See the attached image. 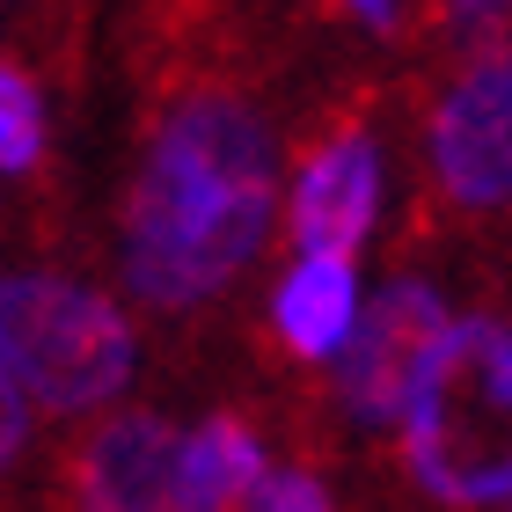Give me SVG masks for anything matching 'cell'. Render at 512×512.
Returning <instances> with one entry per match:
<instances>
[{
	"mask_svg": "<svg viewBox=\"0 0 512 512\" xmlns=\"http://www.w3.org/2000/svg\"><path fill=\"white\" fill-rule=\"evenodd\" d=\"M278 213V139L242 88L198 81L147 125L125 198V286L147 308H205L264 256Z\"/></svg>",
	"mask_w": 512,
	"mask_h": 512,
	"instance_id": "1",
	"label": "cell"
},
{
	"mask_svg": "<svg viewBox=\"0 0 512 512\" xmlns=\"http://www.w3.org/2000/svg\"><path fill=\"white\" fill-rule=\"evenodd\" d=\"M395 439L425 498L454 512L512 505V322L454 315L417 366Z\"/></svg>",
	"mask_w": 512,
	"mask_h": 512,
	"instance_id": "2",
	"label": "cell"
},
{
	"mask_svg": "<svg viewBox=\"0 0 512 512\" xmlns=\"http://www.w3.org/2000/svg\"><path fill=\"white\" fill-rule=\"evenodd\" d=\"M139 366L132 322L96 286H74L59 271H15L0 286V374L37 410L81 417L125 395Z\"/></svg>",
	"mask_w": 512,
	"mask_h": 512,
	"instance_id": "3",
	"label": "cell"
},
{
	"mask_svg": "<svg viewBox=\"0 0 512 512\" xmlns=\"http://www.w3.org/2000/svg\"><path fill=\"white\" fill-rule=\"evenodd\" d=\"M425 154L454 213H512V52H476L439 88Z\"/></svg>",
	"mask_w": 512,
	"mask_h": 512,
	"instance_id": "4",
	"label": "cell"
},
{
	"mask_svg": "<svg viewBox=\"0 0 512 512\" xmlns=\"http://www.w3.org/2000/svg\"><path fill=\"white\" fill-rule=\"evenodd\" d=\"M66 512H198L191 432H176L154 410L103 417L66 454Z\"/></svg>",
	"mask_w": 512,
	"mask_h": 512,
	"instance_id": "5",
	"label": "cell"
},
{
	"mask_svg": "<svg viewBox=\"0 0 512 512\" xmlns=\"http://www.w3.org/2000/svg\"><path fill=\"white\" fill-rule=\"evenodd\" d=\"M447 300H439L432 278H388L374 315H359L352 344L337 352V403L352 425H374L388 432L403 417L410 388H417V366L432 359V344L447 337Z\"/></svg>",
	"mask_w": 512,
	"mask_h": 512,
	"instance_id": "6",
	"label": "cell"
},
{
	"mask_svg": "<svg viewBox=\"0 0 512 512\" xmlns=\"http://www.w3.org/2000/svg\"><path fill=\"white\" fill-rule=\"evenodd\" d=\"M374 220H381V147L366 125H337L322 147H308L293 176V205H286L293 249L359 256L374 242Z\"/></svg>",
	"mask_w": 512,
	"mask_h": 512,
	"instance_id": "7",
	"label": "cell"
},
{
	"mask_svg": "<svg viewBox=\"0 0 512 512\" xmlns=\"http://www.w3.org/2000/svg\"><path fill=\"white\" fill-rule=\"evenodd\" d=\"M271 330L300 359H337L359 330V271L344 249H300L271 293Z\"/></svg>",
	"mask_w": 512,
	"mask_h": 512,
	"instance_id": "8",
	"label": "cell"
},
{
	"mask_svg": "<svg viewBox=\"0 0 512 512\" xmlns=\"http://www.w3.org/2000/svg\"><path fill=\"white\" fill-rule=\"evenodd\" d=\"M264 439H256L242 417H205L191 432V498L198 512H242L249 491L264 483Z\"/></svg>",
	"mask_w": 512,
	"mask_h": 512,
	"instance_id": "9",
	"label": "cell"
},
{
	"mask_svg": "<svg viewBox=\"0 0 512 512\" xmlns=\"http://www.w3.org/2000/svg\"><path fill=\"white\" fill-rule=\"evenodd\" d=\"M44 154V103H37V81L8 66L0 74V169L8 176H30Z\"/></svg>",
	"mask_w": 512,
	"mask_h": 512,
	"instance_id": "10",
	"label": "cell"
},
{
	"mask_svg": "<svg viewBox=\"0 0 512 512\" xmlns=\"http://www.w3.org/2000/svg\"><path fill=\"white\" fill-rule=\"evenodd\" d=\"M432 15L469 52H512V0H432Z\"/></svg>",
	"mask_w": 512,
	"mask_h": 512,
	"instance_id": "11",
	"label": "cell"
},
{
	"mask_svg": "<svg viewBox=\"0 0 512 512\" xmlns=\"http://www.w3.org/2000/svg\"><path fill=\"white\" fill-rule=\"evenodd\" d=\"M242 512H330V491L308 469H264V483L249 491Z\"/></svg>",
	"mask_w": 512,
	"mask_h": 512,
	"instance_id": "12",
	"label": "cell"
},
{
	"mask_svg": "<svg viewBox=\"0 0 512 512\" xmlns=\"http://www.w3.org/2000/svg\"><path fill=\"white\" fill-rule=\"evenodd\" d=\"M352 8H359L366 22H388V15H395V0H352Z\"/></svg>",
	"mask_w": 512,
	"mask_h": 512,
	"instance_id": "13",
	"label": "cell"
},
{
	"mask_svg": "<svg viewBox=\"0 0 512 512\" xmlns=\"http://www.w3.org/2000/svg\"><path fill=\"white\" fill-rule=\"evenodd\" d=\"M505 512H512V505H505Z\"/></svg>",
	"mask_w": 512,
	"mask_h": 512,
	"instance_id": "14",
	"label": "cell"
}]
</instances>
